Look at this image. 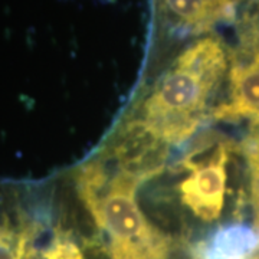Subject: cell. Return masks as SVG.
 Returning <instances> with one entry per match:
<instances>
[{"label":"cell","instance_id":"6da1fadb","mask_svg":"<svg viewBox=\"0 0 259 259\" xmlns=\"http://www.w3.org/2000/svg\"><path fill=\"white\" fill-rule=\"evenodd\" d=\"M75 185L87 210L108 236L111 259H170V239L137 204L140 180L100 154L78 168Z\"/></svg>","mask_w":259,"mask_h":259},{"label":"cell","instance_id":"7a4b0ae2","mask_svg":"<svg viewBox=\"0 0 259 259\" xmlns=\"http://www.w3.org/2000/svg\"><path fill=\"white\" fill-rule=\"evenodd\" d=\"M228 68L219 39L202 37L182 52L143 104V120L168 146L189 140Z\"/></svg>","mask_w":259,"mask_h":259},{"label":"cell","instance_id":"3957f363","mask_svg":"<svg viewBox=\"0 0 259 259\" xmlns=\"http://www.w3.org/2000/svg\"><path fill=\"white\" fill-rule=\"evenodd\" d=\"M231 150V144L222 141L214 146L206 161L185 158L179 163L182 170L190 171L179 186L182 202L203 222H214L221 218L228 182L226 166Z\"/></svg>","mask_w":259,"mask_h":259},{"label":"cell","instance_id":"277c9868","mask_svg":"<svg viewBox=\"0 0 259 259\" xmlns=\"http://www.w3.org/2000/svg\"><path fill=\"white\" fill-rule=\"evenodd\" d=\"M168 148L144 120H130L118 128L101 156L122 173L144 183L163 171Z\"/></svg>","mask_w":259,"mask_h":259},{"label":"cell","instance_id":"5b68a950","mask_svg":"<svg viewBox=\"0 0 259 259\" xmlns=\"http://www.w3.org/2000/svg\"><path fill=\"white\" fill-rule=\"evenodd\" d=\"M231 100L212 115L221 120H249L259 127V54L249 62H235L231 68Z\"/></svg>","mask_w":259,"mask_h":259},{"label":"cell","instance_id":"8992f818","mask_svg":"<svg viewBox=\"0 0 259 259\" xmlns=\"http://www.w3.org/2000/svg\"><path fill=\"white\" fill-rule=\"evenodd\" d=\"M190 259H259L258 232L243 223L221 226L194 246Z\"/></svg>","mask_w":259,"mask_h":259},{"label":"cell","instance_id":"52a82bcc","mask_svg":"<svg viewBox=\"0 0 259 259\" xmlns=\"http://www.w3.org/2000/svg\"><path fill=\"white\" fill-rule=\"evenodd\" d=\"M160 5L177 25L194 33L207 32L232 13V0H160Z\"/></svg>","mask_w":259,"mask_h":259},{"label":"cell","instance_id":"ba28073f","mask_svg":"<svg viewBox=\"0 0 259 259\" xmlns=\"http://www.w3.org/2000/svg\"><path fill=\"white\" fill-rule=\"evenodd\" d=\"M45 259H85V256L71 232L62 226L45 250Z\"/></svg>","mask_w":259,"mask_h":259}]
</instances>
